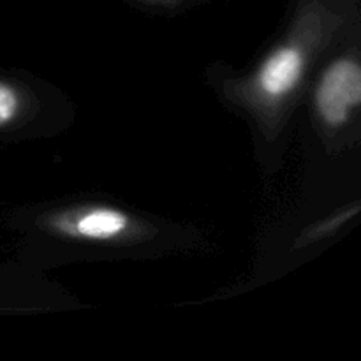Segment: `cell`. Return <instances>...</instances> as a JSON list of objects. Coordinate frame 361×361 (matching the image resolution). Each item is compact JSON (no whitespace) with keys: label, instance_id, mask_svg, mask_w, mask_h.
Instances as JSON below:
<instances>
[{"label":"cell","instance_id":"cell-2","mask_svg":"<svg viewBox=\"0 0 361 361\" xmlns=\"http://www.w3.org/2000/svg\"><path fill=\"white\" fill-rule=\"evenodd\" d=\"M303 60L298 49L282 48L264 62L259 73V85L270 97H281L295 88L302 76Z\"/></svg>","mask_w":361,"mask_h":361},{"label":"cell","instance_id":"cell-4","mask_svg":"<svg viewBox=\"0 0 361 361\" xmlns=\"http://www.w3.org/2000/svg\"><path fill=\"white\" fill-rule=\"evenodd\" d=\"M18 106H20V101H18L16 92L9 85L0 83V126L14 118Z\"/></svg>","mask_w":361,"mask_h":361},{"label":"cell","instance_id":"cell-1","mask_svg":"<svg viewBox=\"0 0 361 361\" xmlns=\"http://www.w3.org/2000/svg\"><path fill=\"white\" fill-rule=\"evenodd\" d=\"M361 99V69L355 60L342 59L331 63L317 87V109L324 122L341 126L349 118Z\"/></svg>","mask_w":361,"mask_h":361},{"label":"cell","instance_id":"cell-3","mask_svg":"<svg viewBox=\"0 0 361 361\" xmlns=\"http://www.w3.org/2000/svg\"><path fill=\"white\" fill-rule=\"evenodd\" d=\"M127 217L120 212L108 210V208H99V210L88 212L81 219L76 221V231L85 238H111L122 233L127 228Z\"/></svg>","mask_w":361,"mask_h":361}]
</instances>
